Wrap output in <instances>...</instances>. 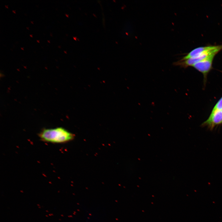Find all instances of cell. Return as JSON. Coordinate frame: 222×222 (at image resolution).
<instances>
[{"label":"cell","mask_w":222,"mask_h":222,"mask_svg":"<svg viewBox=\"0 0 222 222\" xmlns=\"http://www.w3.org/2000/svg\"><path fill=\"white\" fill-rule=\"evenodd\" d=\"M39 136L44 142L53 143H62L72 140L73 134L61 127L44 129L40 132Z\"/></svg>","instance_id":"obj_1"},{"label":"cell","mask_w":222,"mask_h":222,"mask_svg":"<svg viewBox=\"0 0 222 222\" xmlns=\"http://www.w3.org/2000/svg\"><path fill=\"white\" fill-rule=\"evenodd\" d=\"M222 49V45H220L217 48L209 51L197 56L183 60L179 61L175 63V64L180 65L183 67H186L189 66H192L196 63L203 60L214 53H217Z\"/></svg>","instance_id":"obj_2"},{"label":"cell","mask_w":222,"mask_h":222,"mask_svg":"<svg viewBox=\"0 0 222 222\" xmlns=\"http://www.w3.org/2000/svg\"><path fill=\"white\" fill-rule=\"evenodd\" d=\"M217 53H214L204 60L199 62L192 67L203 74L205 80L209 72L212 69L214 58Z\"/></svg>","instance_id":"obj_3"},{"label":"cell","mask_w":222,"mask_h":222,"mask_svg":"<svg viewBox=\"0 0 222 222\" xmlns=\"http://www.w3.org/2000/svg\"><path fill=\"white\" fill-rule=\"evenodd\" d=\"M222 125V109L212 111L208 119L202 124L212 130L216 126Z\"/></svg>","instance_id":"obj_4"},{"label":"cell","mask_w":222,"mask_h":222,"mask_svg":"<svg viewBox=\"0 0 222 222\" xmlns=\"http://www.w3.org/2000/svg\"><path fill=\"white\" fill-rule=\"evenodd\" d=\"M219 45L201 47L196 48L190 52L187 55L183 57L180 61H183L189 58L194 57L204 52L216 49Z\"/></svg>","instance_id":"obj_5"},{"label":"cell","mask_w":222,"mask_h":222,"mask_svg":"<svg viewBox=\"0 0 222 222\" xmlns=\"http://www.w3.org/2000/svg\"><path fill=\"white\" fill-rule=\"evenodd\" d=\"M222 109V97L215 105L212 111Z\"/></svg>","instance_id":"obj_6"}]
</instances>
